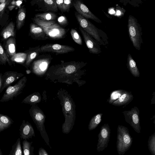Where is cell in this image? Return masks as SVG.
Listing matches in <instances>:
<instances>
[{
	"instance_id": "cell-1",
	"label": "cell",
	"mask_w": 155,
	"mask_h": 155,
	"mask_svg": "<svg viewBox=\"0 0 155 155\" xmlns=\"http://www.w3.org/2000/svg\"><path fill=\"white\" fill-rule=\"evenodd\" d=\"M84 65L82 62L71 61L52 66L47 70L45 79L54 83L70 85L75 82L80 87L86 83L80 80L85 74L84 71L81 70Z\"/></svg>"
},
{
	"instance_id": "cell-2",
	"label": "cell",
	"mask_w": 155,
	"mask_h": 155,
	"mask_svg": "<svg viewBox=\"0 0 155 155\" xmlns=\"http://www.w3.org/2000/svg\"><path fill=\"white\" fill-rule=\"evenodd\" d=\"M57 97L60 101L65 121L62 125V132L69 133L72 130L76 118V105L71 95L66 90L61 88L58 91Z\"/></svg>"
},
{
	"instance_id": "cell-3",
	"label": "cell",
	"mask_w": 155,
	"mask_h": 155,
	"mask_svg": "<svg viewBox=\"0 0 155 155\" xmlns=\"http://www.w3.org/2000/svg\"><path fill=\"white\" fill-rule=\"evenodd\" d=\"M34 20L37 25L42 28L46 35L51 38L60 39L65 36V29L54 21L44 20L36 18Z\"/></svg>"
},
{
	"instance_id": "cell-4",
	"label": "cell",
	"mask_w": 155,
	"mask_h": 155,
	"mask_svg": "<svg viewBox=\"0 0 155 155\" xmlns=\"http://www.w3.org/2000/svg\"><path fill=\"white\" fill-rule=\"evenodd\" d=\"M133 138L128 128L123 125H118L117 128L116 148L118 154L123 155L130 147Z\"/></svg>"
},
{
	"instance_id": "cell-5",
	"label": "cell",
	"mask_w": 155,
	"mask_h": 155,
	"mask_svg": "<svg viewBox=\"0 0 155 155\" xmlns=\"http://www.w3.org/2000/svg\"><path fill=\"white\" fill-rule=\"evenodd\" d=\"M29 114L47 144L49 146V139L46 131L44 123L46 117L43 111L37 105L31 106Z\"/></svg>"
},
{
	"instance_id": "cell-6",
	"label": "cell",
	"mask_w": 155,
	"mask_h": 155,
	"mask_svg": "<svg viewBox=\"0 0 155 155\" xmlns=\"http://www.w3.org/2000/svg\"><path fill=\"white\" fill-rule=\"evenodd\" d=\"M27 81L25 76L23 77L13 86H9L0 100V102H7L12 100L22 92Z\"/></svg>"
},
{
	"instance_id": "cell-7",
	"label": "cell",
	"mask_w": 155,
	"mask_h": 155,
	"mask_svg": "<svg viewBox=\"0 0 155 155\" xmlns=\"http://www.w3.org/2000/svg\"><path fill=\"white\" fill-rule=\"evenodd\" d=\"M128 32L134 47L137 50L140 49L141 34L140 30L136 19L130 15L128 19Z\"/></svg>"
},
{
	"instance_id": "cell-8",
	"label": "cell",
	"mask_w": 155,
	"mask_h": 155,
	"mask_svg": "<svg viewBox=\"0 0 155 155\" xmlns=\"http://www.w3.org/2000/svg\"><path fill=\"white\" fill-rule=\"evenodd\" d=\"M125 121L133 128L137 133L141 130L140 111L138 108L134 107L130 110L122 112Z\"/></svg>"
},
{
	"instance_id": "cell-9",
	"label": "cell",
	"mask_w": 155,
	"mask_h": 155,
	"mask_svg": "<svg viewBox=\"0 0 155 155\" xmlns=\"http://www.w3.org/2000/svg\"><path fill=\"white\" fill-rule=\"evenodd\" d=\"M75 15L79 26L95 40L100 41L101 39L97 28L87 19L77 12L75 13Z\"/></svg>"
},
{
	"instance_id": "cell-10",
	"label": "cell",
	"mask_w": 155,
	"mask_h": 155,
	"mask_svg": "<svg viewBox=\"0 0 155 155\" xmlns=\"http://www.w3.org/2000/svg\"><path fill=\"white\" fill-rule=\"evenodd\" d=\"M110 130L108 124H105L101 126L98 134L97 150L98 152L103 151L107 147L109 141Z\"/></svg>"
},
{
	"instance_id": "cell-11",
	"label": "cell",
	"mask_w": 155,
	"mask_h": 155,
	"mask_svg": "<svg viewBox=\"0 0 155 155\" xmlns=\"http://www.w3.org/2000/svg\"><path fill=\"white\" fill-rule=\"evenodd\" d=\"M41 51L44 52H52L58 54H63L74 51L72 47L58 44H47L42 46L40 48Z\"/></svg>"
},
{
	"instance_id": "cell-12",
	"label": "cell",
	"mask_w": 155,
	"mask_h": 155,
	"mask_svg": "<svg viewBox=\"0 0 155 155\" xmlns=\"http://www.w3.org/2000/svg\"><path fill=\"white\" fill-rule=\"evenodd\" d=\"M73 6L77 12L85 18L92 19L98 23L101 22V21L93 14L88 8L80 1H75L73 2Z\"/></svg>"
},
{
	"instance_id": "cell-13",
	"label": "cell",
	"mask_w": 155,
	"mask_h": 155,
	"mask_svg": "<svg viewBox=\"0 0 155 155\" xmlns=\"http://www.w3.org/2000/svg\"><path fill=\"white\" fill-rule=\"evenodd\" d=\"M24 74L17 71H8L5 72L2 76V85L0 93L6 88L8 87L12 83L17 81Z\"/></svg>"
},
{
	"instance_id": "cell-14",
	"label": "cell",
	"mask_w": 155,
	"mask_h": 155,
	"mask_svg": "<svg viewBox=\"0 0 155 155\" xmlns=\"http://www.w3.org/2000/svg\"><path fill=\"white\" fill-rule=\"evenodd\" d=\"M50 63L49 59L47 58H42L35 61L32 64L33 72L38 76H44Z\"/></svg>"
},
{
	"instance_id": "cell-15",
	"label": "cell",
	"mask_w": 155,
	"mask_h": 155,
	"mask_svg": "<svg viewBox=\"0 0 155 155\" xmlns=\"http://www.w3.org/2000/svg\"><path fill=\"white\" fill-rule=\"evenodd\" d=\"M79 29L82 35L84 41L89 52L91 53L97 54L100 53V48L98 44L80 26Z\"/></svg>"
},
{
	"instance_id": "cell-16",
	"label": "cell",
	"mask_w": 155,
	"mask_h": 155,
	"mask_svg": "<svg viewBox=\"0 0 155 155\" xmlns=\"http://www.w3.org/2000/svg\"><path fill=\"white\" fill-rule=\"evenodd\" d=\"M19 130L20 137L24 140H27L35 136L34 129L28 122L23 120L20 126Z\"/></svg>"
},
{
	"instance_id": "cell-17",
	"label": "cell",
	"mask_w": 155,
	"mask_h": 155,
	"mask_svg": "<svg viewBox=\"0 0 155 155\" xmlns=\"http://www.w3.org/2000/svg\"><path fill=\"white\" fill-rule=\"evenodd\" d=\"M134 96L130 92L125 91L121 96L111 104L115 106L126 105L133 100Z\"/></svg>"
},
{
	"instance_id": "cell-18",
	"label": "cell",
	"mask_w": 155,
	"mask_h": 155,
	"mask_svg": "<svg viewBox=\"0 0 155 155\" xmlns=\"http://www.w3.org/2000/svg\"><path fill=\"white\" fill-rule=\"evenodd\" d=\"M41 97L40 93L35 92L27 96L22 100L21 103L32 106L37 105L41 101Z\"/></svg>"
},
{
	"instance_id": "cell-19",
	"label": "cell",
	"mask_w": 155,
	"mask_h": 155,
	"mask_svg": "<svg viewBox=\"0 0 155 155\" xmlns=\"http://www.w3.org/2000/svg\"><path fill=\"white\" fill-rule=\"evenodd\" d=\"M127 66L130 72L134 76L139 77L140 73L136 63L130 54L128 56Z\"/></svg>"
},
{
	"instance_id": "cell-20",
	"label": "cell",
	"mask_w": 155,
	"mask_h": 155,
	"mask_svg": "<svg viewBox=\"0 0 155 155\" xmlns=\"http://www.w3.org/2000/svg\"><path fill=\"white\" fill-rule=\"evenodd\" d=\"M30 32L36 38L40 39H45L46 34L42 28L39 25L34 24L31 25Z\"/></svg>"
},
{
	"instance_id": "cell-21",
	"label": "cell",
	"mask_w": 155,
	"mask_h": 155,
	"mask_svg": "<svg viewBox=\"0 0 155 155\" xmlns=\"http://www.w3.org/2000/svg\"><path fill=\"white\" fill-rule=\"evenodd\" d=\"M13 122L8 116L0 113V132L9 127Z\"/></svg>"
},
{
	"instance_id": "cell-22",
	"label": "cell",
	"mask_w": 155,
	"mask_h": 155,
	"mask_svg": "<svg viewBox=\"0 0 155 155\" xmlns=\"http://www.w3.org/2000/svg\"><path fill=\"white\" fill-rule=\"evenodd\" d=\"M15 40L11 37L7 41L5 48L6 52L9 56L12 57L16 54Z\"/></svg>"
},
{
	"instance_id": "cell-23",
	"label": "cell",
	"mask_w": 155,
	"mask_h": 155,
	"mask_svg": "<svg viewBox=\"0 0 155 155\" xmlns=\"http://www.w3.org/2000/svg\"><path fill=\"white\" fill-rule=\"evenodd\" d=\"M14 28L13 22H10L2 32V35L3 38L6 39L10 36L14 37L15 35Z\"/></svg>"
},
{
	"instance_id": "cell-24",
	"label": "cell",
	"mask_w": 155,
	"mask_h": 155,
	"mask_svg": "<svg viewBox=\"0 0 155 155\" xmlns=\"http://www.w3.org/2000/svg\"><path fill=\"white\" fill-rule=\"evenodd\" d=\"M102 115V113H98L94 115L91 118L88 127L89 130L94 129L98 126L101 121Z\"/></svg>"
},
{
	"instance_id": "cell-25",
	"label": "cell",
	"mask_w": 155,
	"mask_h": 155,
	"mask_svg": "<svg viewBox=\"0 0 155 155\" xmlns=\"http://www.w3.org/2000/svg\"><path fill=\"white\" fill-rule=\"evenodd\" d=\"M25 13V10L24 7H22L19 9L16 20V27L18 29H20L24 24Z\"/></svg>"
},
{
	"instance_id": "cell-26",
	"label": "cell",
	"mask_w": 155,
	"mask_h": 155,
	"mask_svg": "<svg viewBox=\"0 0 155 155\" xmlns=\"http://www.w3.org/2000/svg\"><path fill=\"white\" fill-rule=\"evenodd\" d=\"M9 155H23L20 138H18L12 146Z\"/></svg>"
},
{
	"instance_id": "cell-27",
	"label": "cell",
	"mask_w": 155,
	"mask_h": 155,
	"mask_svg": "<svg viewBox=\"0 0 155 155\" xmlns=\"http://www.w3.org/2000/svg\"><path fill=\"white\" fill-rule=\"evenodd\" d=\"M43 4V7L46 11H51L56 12L58 10V8L55 0H41Z\"/></svg>"
},
{
	"instance_id": "cell-28",
	"label": "cell",
	"mask_w": 155,
	"mask_h": 155,
	"mask_svg": "<svg viewBox=\"0 0 155 155\" xmlns=\"http://www.w3.org/2000/svg\"><path fill=\"white\" fill-rule=\"evenodd\" d=\"M56 17L55 14L50 12L38 14L35 15V18L44 20L53 21L55 20Z\"/></svg>"
},
{
	"instance_id": "cell-29",
	"label": "cell",
	"mask_w": 155,
	"mask_h": 155,
	"mask_svg": "<svg viewBox=\"0 0 155 155\" xmlns=\"http://www.w3.org/2000/svg\"><path fill=\"white\" fill-rule=\"evenodd\" d=\"M125 90L119 89L114 91L111 93L110 97L107 101L110 104H111L118 99L124 93Z\"/></svg>"
},
{
	"instance_id": "cell-30",
	"label": "cell",
	"mask_w": 155,
	"mask_h": 155,
	"mask_svg": "<svg viewBox=\"0 0 155 155\" xmlns=\"http://www.w3.org/2000/svg\"><path fill=\"white\" fill-rule=\"evenodd\" d=\"M148 149L152 155H155V133L149 137L148 141Z\"/></svg>"
},
{
	"instance_id": "cell-31",
	"label": "cell",
	"mask_w": 155,
	"mask_h": 155,
	"mask_svg": "<svg viewBox=\"0 0 155 155\" xmlns=\"http://www.w3.org/2000/svg\"><path fill=\"white\" fill-rule=\"evenodd\" d=\"M32 143L24 140L22 142L23 155H31V144Z\"/></svg>"
},
{
	"instance_id": "cell-32",
	"label": "cell",
	"mask_w": 155,
	"mask_h": 155,
	"mask_svg": "<svg viewBox=\"0 0 155 155\" xmlns=\"http://www.w3.org/2000/svg\"><path fill=\"white\" fill-rule=\"evenodd\" d=\"M41 51L40 48L37 49L35 51H33L29 54L27 57L25 65L28 67L32 61L36 57L38 54Z\"/></svg>"
},
{
	"instance_id": "cell-33",
	"label": "cell",
	"mask_w": 155,
	"mask_h": 155,
	"mask_svg": "<svg viewBox=\"0 0 155 155\" xmlns=\"http://www.w3.org/2000/svg\"><path fill=\"white\" fill-rule=\"evenodd\" d=\"M71 34L74 41L77 44L80 45H82L81 38L77 31L72 28L71 31Z\"/></svg>"
},
{
	"instance_id": "cell-34",
	"label": "cell",
	"mask_w": 155,
	"mask_h": 155,
	"mask_svg": "<svg viewBox=\"0 0 155 155\" xmlns=\"http://www.w3.org/2000/svg\"><path fill=\"white\" fill-rule=\"evenodd\" d=\"M0 62L2 64H5L8 62L10 65L11 62L9 60L7 55L4 50L0 43Z\"/></svg>"
},
{
	"instance_id": "cell-35",
	"label": "cell",
	"mask_w": 155,
	"mask_h": 155,
	"mask_svg": "<svg viewBox=\"0 0 155 155\" xmlns=\"http://www.w3.org/2000/svg\"><path fill=\"white\" fill-rule=\"evenodd\" d=\"M27 58V55L25 54L20 53L15 54L12 58V60L18 62H23Z\"/></svg>"
},
{
	"instance_id": "cell-36",
	"label": "cell",
	"mask_w": 155,
	"mask_h": 155,
	"mask_svg": "<svg viewBox=\"0 0 155 155\" xmlns=\"http://www.w3.org/2000/svg\"><path fill=\"white\" fill-rule=\"evenodd\" d=\"M72 1L71 0H64L62 6L61 12H68L72 4Z\"/></svg>"
},
{
	"instance_id": "cell-37",
	"label": "cell",
	"mask_w": 155,
	"mask_h": 155,
	"mask_svg": "<svg viewBox=\"0 0 155 155\" xmlns=\"http://www.w3.org/2000/svg\"><path fill=\"white\" fill-rule=\"evenodd\" d=\"M10 2V0H7L6 2L0 4V18L2 17L6 6L9 4Z\"/></svg>"
},
{
	"instance_id": "cell-38",
	"label": "cell",
	"mask_w": 155,
	"mask_h": 155,
	"mask_svg": "<svg viewBox=\"0 0 155 155\" xmlns=\"http://www.w3.org/2000/svg\"><path fill=\"white\" fill-rule=\"evenodd\" d=\"M63 2V0H55V2L58 8L61 11H62V6Z\"/></svg>"
},
{
	"instance_id": "cell-39",
	"label": "cell",
	"mask_w": 155,
	"mask_h": 155,
	"mask_svg": "<svg viewBox=\"0 0 155 155\" xmlns=\"http://www.w3.org/2000/svg\"><path fill=\"white\" fill-rule=\"evenodd\" d=\"M58 22L61 25H64L67 23V19L65 17L61 16L58 18Z\"/></svg>"
},
{
	"instance_id": "cell-40",
	"label": "cell",
	"mask_w": 155,
	"mask_h": 155,
	"mask_svg": "<svg viewBox=\"0 0 155 155\" xmlns=\"http://www.w3.org/2000/svg\"><path fill=\"white\" fill-rule=\"evenodd\" d=\"M38 154L39 155H48L45 150L42 148L39 149Z\"/></svg>"
},
{
	"instance_id": "cell-41",
	"label": "cell",
	"mask_w": 155,
	"mask_h": 155,
	"mask_svg": "<svg viewBox=\"0 0 155 155\" xmlns=\"http://www.w3.org/2000/svg\"><path fill=\"white\" fill-rule=\"evenodd\" d=\"M2 73H0V91L2 88Z\"/></svg>"
},
{
	"instance_id": "cell-42",
	"label": "cell",
	"mask_w": 155,
	"mask_h": 155,
	"mask_svg": "<svg viewBox=\"0 0 155 155\" xmlns=\"http://www.w3.org/2000/svg\"><path fill=\"white\" fill-rule=\"evenodd\" d=\"M115 12L113 9H111L110 10L109 13L110 14H113L115 13Z\"/></svg>"
},
{
	"instance_id": "cell-43",
	"label": "cell",
	"mask_w": 155,
	"mask_h": 155,
	"mask_svg": "<svg viewBox=\"0 0 155 155\" xmlns=\"http://www.w3.org/2000/svg\"><path fill=\"white\" fill-rule=\"evenodd\" d=\"M121 14V12L119 10H117L116 12V15H119Z\"/></svg>"
},
{
	"instance_id": "cell-44",
	"label": "cell",
	"mask_w": 155,
	"mask_h": 155,
	"mask_svg": "<svg viewBox=\"0 0 155 155\" xmlns=\"http://www.w3.org/2000/svg\"><path fill=\"white\" fill-rule=\"evenodd\" d=\"M6 0H0V2L1 3H4L6 2Z\"/></svg>"
},
{
	"instance_id": "cell-45",
	"label": "cell",
	"mask_w": 155,
	"mask_h": 155,
	"mask_svg": "<svg viewBox=\"0 0 155 155\" xmlns=\"http://www.w3.org/2000/svg\"><path fill=\"white\" fill-rule=\"evenodd\" d=\"M0 155H3L2 153V151L1 148L0 147Z\"/></svg>"
}]
</instances>
